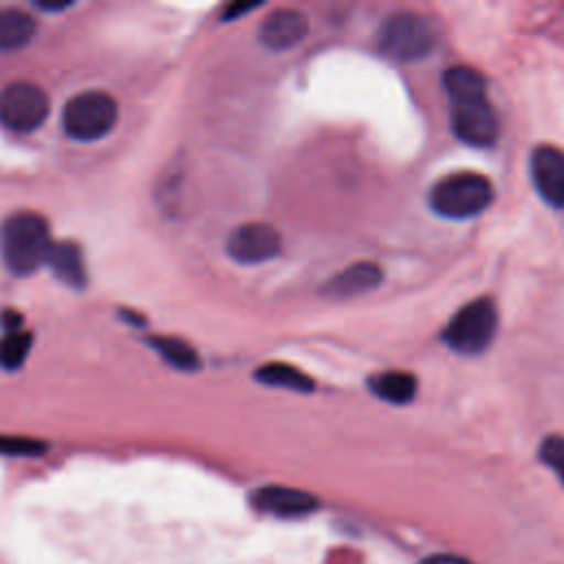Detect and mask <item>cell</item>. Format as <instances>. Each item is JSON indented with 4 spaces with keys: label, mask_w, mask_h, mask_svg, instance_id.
I'll list each match as a JSON object with an SVG mask.
<instances>
[{
    "label": "cell",
    "mask_w": 564,
    "mask_h": 564,
    "mask_svg": "<svg viewBox=\"0 0 564 564\" xmlns=\"http://www.w3.org/2000/svg\"><path fill=\"white\" fill-rule=\"evenodd\" d=\"M449 97V121L454 134L474 148L491 145L498 137V117L487 97L482 75L469 66H452L443 75Z\"/></svg>",
    "instance_id": "obj_1"
},
{
    "label": "cell",
    "mask_w": 564,
    "mask_h": 564,
    "mask_svg": "<svg viewBox=\"0 0 564 564\" xmlns=\"http://www.w3.org/2000/svg\"><path fill=\"white\" fill-rule=\"evenodd\" d=\"M51 247L48 223L35 212H15L0 227V256L15 275H31L46 264Z\"/></svg>",
    "instance_id": "obj_2"
},
{
    "label": "cell",
    "mask_w": 564,
    "mask_h": 564,
    "mask_svg": "<svg viewBox=\"0 0 564 564\" xmlns=\"http://www.w3.org/2000/svg\"><path fill=\"white\" fill-rule=\"evenodd\" d=\"M430 207L443 218H471L482 214L494 200V185L478 172H454L430 187Z\"/></svg>",
    "instance_id": "obj_3"
},
{
    "label": "cell",
    "mask_w": 564,
    "mask_h": 564,
    "mask_svg": "<svg viewBox=\"0 0 564 564\" xmlns=\"http://www.w3.org/2000/svg\"><path fill=\"white\" fill-rule=\"evenodd\" d=\"M377 44L379 51L390 59L416 62L430 55L436 44V35L427 18L412 11H399L381 24Z\"/></svg>",
    "instance_id": "obj_4"
},
{
    "label": "cell",
    "mask_w": 564,
    "mask_h": 564,
    "mask_svg": "<svg viewBox=\"0 0 564 564\" xmlns=\"http://www.w3.org/2000/svg\"><path fill=\"white\" fill-rule=\"evenodd\" d=\"M119 117L115 97L104 90H84L70 97L62 112V123L68 137L77 141H97L106 137Z\"/></svg>",
    "instance_id": "obj_5"
},
{
    "label": "cell",
    "mask_w": 564,
    "mask_h": 564,
    "mask_svg": "<svg viewBox=\"0 0 564 564\" xmlns=\"http://www.w3.org/2000/svg\"><path fill=\"white\" fill-rule=\"evenodd\" d=\"M498 328V311L489 297L465 304L443 328L441 339L460 355L482 352Z\"/></svg>",
    "instance_id": "obj_6"
},
{
    "label": "cell",
    "mask_w": 564,
    "mask_h": 564,
    "mask_svg": "<svg viewBox=\"0 0 564 564\" xmlns=\"http://www.w3.org/2000/svg\"><path fill=\"white\" fill-rule=\"evenodd\" d=\"M48 115V95L33 82H11L0 93V123L13 132L37 130Z\"/></svg>",
    "instance_id": "obj_7"
},
{
    "label": "cell",
    "mask_w": 564,
    "mask_h": 564,
    "mask_svg": "<svg viewBox=\"0 0 564 564\" xmlns=\"http://www.w3.org/2000/svg\"><path fill=\"white\" fill-rule=\"evenodd\" d=\"M282 249V236L273 225L245 223L227 240V253L240 264H260L275 258Z\"/></svg>",
    "instance_id": "obj_8"
},
{
    "label": "cell",
    "mask_w": 564,
    "mask_h": 564,
    "mask_svg": "<svg viewBox=\"0 0 564 564\" xmlns=\"http://www.w3.org/2000/svg\"><path fill=\"white\" fill-rule=\"evenodd\" d=\"M531 178L544 203L564 209V152L560 148L538 145L531 152Z\"/></svg>",
    "instance_id": "obj_9"
},
{
    "label": "cell",
    "mask_w": 564,
    "mask_h": 564,
    "mask_svg": "<svg viewBox=\"0 0 564 564\" xmlns=\"http://www.w3.org/2000/svg\"><path fill=\"white\" fill-rule=\"evenodd\" d=\"M251 505L258 511L275 518H302L319 507L313 494L282 485H264L256 489L251 494Z\"/></svg>",
    "instance_id": "obj_10"
},
{
    "label": "cell",
    "mask_w": 564,
    "mask_h": 564,
    "mask_svg": "<svg viewBox=\"0 0 564 564\" xmlns=\"http://www.w3.org/2000/svg\"><path fill=\"white\" fill-rule=\"evenodd\" d=\"M308 31V20L297 9H273L258 29L260 42L271 51H286L304 40Z\"/></svg>",
    "instance_id": "obj_11"
},
{
    "label": "cell",
    "mask_w": 564,
    "mask_h": 564,
    "mask_svg": "<svg viewBox=\"0 0 564 564\" xmlns=\"http://www.w3.org/2000/svg\"><path fill=\"white\" fill-rule=\"evenodd\" d=\"M381 267L375 262H355L348 269H341L330 280H326L322 293L328 297H355L359 293H368L370 289L381 284Z\"/></svg>",
    "instance_id": "obj_12"
},
{
    "label": "cell",
    "mask_w": 564,
    "mask_h": 564,
    "mask_svg": "<svg viewBox=\"0 0 564 564\" xmlns=\"http://www.w3.org/2000/svg\"><path fill=\"white\" fill-rule=\"evenodd\" d=\"M46 264L53 269L57 280H62L64 284H68L73 289H79L86 284L84 256L75 242H68V240L53 242Z\"/></svg>",
    "instance_id": "obj_13"
},
{
    "label": "cell",
    "mask_w": 564,
    "mask_h": 564,
    "mask_svg": "<svg viewBox=\"0 0 564 564\" xmlns=\"http://www.w3.org/2000/svg\"><path fill=\"white\" fill-rule=\"evenodd\" d=\"M368 388L375 397L388 401V403H410L416 394V379L410 372L403 370H388L379 372L368 379Z\"/></svg>",
    "instance_id": "obj_14"
},
{
    "label": "cell",
    "mask_w": 564,
    "mask_h": 564,
    "mask_svg": "<svg viewBox=\"0 0 564 564\" xmlns=\"http://www.w3.org/2000/svg\"><path fill=\"white\" fill-rule=\"evenodd\" d=\"M253 377L264 386L286 388V390H295V392H311L315 386L313 379L308 375H304L300 368H295L291 364H282V361L262 364L260 368H256Z\"/></svg>",
    "instance_id": "obj_15"
},
{
    "label": "cell",
    "mask_w": 564,
    "mask_h": 564,
    "mask_svg": "<svg viewBox=\"0 0 564 564\" xmlns=\"http://www.w3.org/2000/svg\"><path fill=\"white\" fill-rule=\"evenodd\" d=\"M35 22L20 9H0V51H15L31 42Z\"/></svg>",
    "instance_id": "obj_16"
},
{
    "label": "cell",
    "mask_w": 564,
    "mask_h": 564,
    "mask_svg": "<svg viewBox=\"0 0 564 564\" xmlns=\"http://www.w3.org/2000/svg\"><path fill=\"white\" fill-rule=\"evenodd\" d=\"M148 344L176 370L183 372H196L200 368V357L198 352L183 339L178 337H165V335H154L148 339Z\"/></svg>",
    "instance_id": "obj_17"
},
{
    "label": "cell",
    "mask_w": 564,
    "mask_h": 564,
    "mask_svg": "<svg viewBox=\"0 0 564 564\" xmlns=\"http://www.w3.org/2000/svg\"><path fill=\"white\" fill-rule=\"evenodd\" d=\"M31 335L24 330H11L0 339V366L4 370H15L24 364L31 350Z\"/></svg>",
    "instance_id": "obj_18"
},
{
    "label": "cell",
    "mask_w": 564,
    "mask_h": 564,
    "mask_svg": "<svg viewBox=\"0 0 564 564\" xmlns=\"http://www.w3.org/2000/svg\"><path fill=\"white\" fill-rule=\"evenodd\" d=\"M46 452V443L29 436L0 434V454L4 456H40Z\"/></svg>",
    "instance_id": "obj_19"
},
{
    "label": "cell",
    "mask_w": 564,
    "mask_h": 564,
    "mask_svg": "<svg viewBox=\"0 0 564 564\" xmlns=\"http://www.w3.org/2000/svg\"><path fill=\"white\" fill-rule=\"evenodd\" d=\"M540 458L549 465L564 482V436H546L540 445Z\"/></svg>",
    "instance_id": "obj_20"
},
{
    "label": "cell",
    "mask_w": 564,
    "mask_h": 564,
    "mask_svg": "<svg viewBox=\"0 0 564 564\" xmlns=\"http://www.w3.org/2000/svg\"><path fill=\"white\" fill-rule=\"evenodd\" d=\"M423 564H471V562L454 553H434V555H427Z\"/></svg>",
    "instance_id": "obj_21"
},
{
    "label": "cell",
    "mask_w": 564,
    "mask_h": 564,
    "mask_svg": "<svg viewBox=\"0 0 564 564\" xmlns=\"http://www.w3.org/2000/svg\"><path fill=\"white\" fill-rule=\"evenodd\" d=\"M249 9H256V4L253 2H247V4H231L227 11H225V20H234V18H238L240 13H245V11H249Z\"/></svg>",
    "instance_id": "obj_22"
},
{
    "label": "cell",
    "mask_w": 564,
    "mask_h": 564,
    "mask_svg": "<svg viewBox=\"0 0 564 564\" xmlns=\"http://www.w3.org/2000/svg\"><path fill=\"white\" fill-rule=\"evenodd\" d=\"M37 7L44 9V11H62V9H68L70 2H44V0H40Z\"/></svg>",
    "instance_id": "obj_23"
}]
</instances>
